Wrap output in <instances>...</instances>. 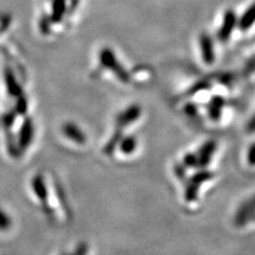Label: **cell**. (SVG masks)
Masks as SVG:
<instances>
[{"instance_id": "30bf717a", "label": "cell", "mask_w": 255, "mask_h": 255, "mask_svg": "<svg viewBox=\"0 0 255 255\" xmlns=\"http://www.w3.org/2000/svg\"><path fill=\"white\" fill-rule=\"evenodd\" d=\"M247 159H248V163L251 166H255V143L249 148L248 150V155H247Z\"/></svg>"}, {"instance_id": "6da1fadb", "label": "cell", "mask_w": 255, "mask_h": 255, "mask_svg": "<svg viewBox=\"0 0 255 255\" xmlns=\"http://www.w3.org/2000/svg\"><path fill=\"white\" fill-rule=\"evenodd\" d=\"M100 62L103 64V66H106L110 70L122 80L123 82L129 81V75L127 74V71L124 69V67L121 65V63H118L114 53L112 50L105 49L100 53Z\"/></svg>"}, {"instance_id": "ba28073f", "label": "cell", "mask_w": 255, "mask_h": 255, "mask_svg": "<svg viewBox=\"0 0 255 255\" xmlns=\"http://www.w3.org/2000/svg\"><path fill=\"white\" fill-rule=\"evenodd\" d=\"M255 23V2L251 4L238 21V25L242 30H249Z\"/></svg>"}, {"instance_id": "7a4b0ae2", "label": "cell", "mask_w": 255, "mask_h": 255, "mask_svg": "<svg viewBox=\"0 0 255 255\" xmlns=\"http://www.w3.org/2000/svg\"><path fill=\"white\" fill-rule=\"evenodd\" d=\"M214 174L209 171H202L194 175V177L190 179L189 184L186 187V191H185L186 201L188 202L195 201L198 197V190L200 188V185L207 181L212 180Z\"/></svg>"}, {"instance_id": "3957f363", "label": "cell", "mask_w": 255, "mask_h": 255, "mask_svg": "<svg viewBox=\"0 0 255 255\" xmlns=\"http://www.w3.org/2000/svg\"><path fill=\"white\" fill-rule=\"evenodd\" d=\"M255 217V196L245 201L235 214L234 222L237 227H244Z\"/></svg>"}, {"instance_id": "277c9868", "label": "cell", "mask_w": 255, "mask_h": 255, "mask_svg": "<svg viewBox=\"0 0 255 255\" xmlns=\"http://www.w3.org/2000/svg\"><path fill=\"white\" fill-rule=\"evenodd\" d=\"M237 23H238V20L236 17V14L232 10L227 11L225 16H223V20L220 26V29L218 31V38L220 41L222 42L228 41Z\"/></svg>"}, {"instance_id": "8992f818", "label": "cell", "mask_w": 255, "mask_h": 255, "mask_svg": "<svg viewBox=\"0 0 255 255\" xmlns=\"http://www.w3.org/2000/svg\"><path fill=\"white\" fill-rule=\"evenodd\" d=\"M200 50L202 54L203 62L206 64H212L215 60V52H214V44L209 35L203 34L200 37Z\"/></svg>"}, {"instance_id": "8fae6325", "label": "cell", "mask_w": 255, "mask_h": 255, "mask_svg": "<svg viewBox=\"0 0 255 255\" xmlns=\"http://www.w3.org/2000/svg\"><path fill=\"white\" fill-rule=\"evenodd\" d=\"M247 132H248V133H255V114L251 117L248 125H247Z\"/></svg>"}, {"instance_id": "52a82bcc", "label": "cell", "mask_w": 255, "mask_h": 255, "mask_svg": "<svg viewBox=\"0 0 255 255\" xmlns=\"http://www.w3.org/2000/svg\"><path fill=\"white\" fill-rule=\"evenodd\" d=\"M215 150H216V142L215 141H209L204 146H202V148L199 150L198 154L196 155L198 166L205 167L206 165H209Z\"/></svg>"}, {"instance_id": "9c48e42d", "label": "cell", "mask_w": 255, "mask_h": 255, "mask_svg": "<svg viewBox=\"0 0 255 255\" xmlns=\"http://www.w3.org/2000/svg\"><path fill=\"white\" fill-rule=\"evenodd\" d=\"M121 150L124 154H131L137 147V139L133 136H128L121 140Z\"/></svg>"}, {"instance_id": "5b68a950", "label": "cell", "mask_w": 255, "mask_h": 255, "mask_svg": "<svg viewBox=\"0 0 255 255\" xmlns=\"http://www.w3.org/2000/svg\"><path fill=\"white\" fill-rule=\"evenodd\" d=\"M141 115V109L137 105H133L126 109L124 112L117 116L116 126L117 129L121 130L123 128L135 123Z\"/></svg>"}]
</instances>
